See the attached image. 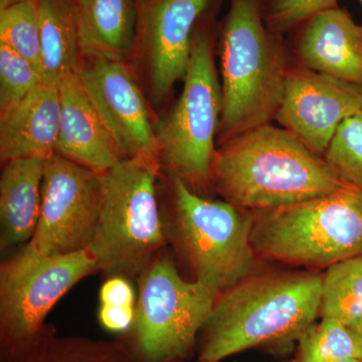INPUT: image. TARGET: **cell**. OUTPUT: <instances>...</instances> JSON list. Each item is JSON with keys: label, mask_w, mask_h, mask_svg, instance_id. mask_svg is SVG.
Instances as JSON below:
<instances>
[{"label": "cell", "mask_w": 362, "mask_h": 362, "mask_svg": "<svg viewBox=\"0 0 362 362\" xmlns=\"http://www.w3.org/2000/svg\"><path fill=\"white\" fill-rule=\"evenodd\" d=\"M211 180L237 207L272 211L311 201L346 185L296 136L259 126L216 151Z\"/></svg>", "instance_id": "1"}, {"label": "cell", "mask_w": 362, "mask_h": 362, "mask_svg": "<svg viewBox=\"0 0 362 362\" xmlns=\"http://www.w3.org/2000/svg\"><path fill=\"white\" fill-rule=\"evenodd\" d=\"M321 288L318 275L250 276L238 283L214 305L201 331L199 361L300 339L320 310Z\"/></svg>", "instance_id": "2"}, {"label": "cell", "mask_w": 362, "mask_h": 362, "mask_svg": "<svg viewBox=\"0 0 362 362\" xmlns=\"http://www.w3.org/2000/svg\"><path fill=\"white\" fill-rule=\"evenodd\" d=\"M160 163L127 158L101 173L99 218L90 245L99 272L136 282L168 247L157 194Z\"/></svg>", "instance_id": "3"}, {"label": "cell", "mask_w": 362, "mask_h": 362, "mask_svg": "<svg viewBox=\"0 0 362 362\" xmlns=\"http://www.w3.org/2000/svg\"><path fill=\"white\" fill-rule=\"evenodd\" d=\"M266 0H232L221 35V127L228 138L276 116L287 71L265 21Z\"/></svg>", "instance_id": "4"}, {"label": "cell", "mask_w": 362, "mask_h": 362, "mask_svg": "<svg viewBox=\"0 0 362 362\" xmlns=\"http://www.w3.org/2000/svg\"><path fill=\"white\" fill-rule=\"evenodd\" d=\"M170 178V206L162 209L168 244L187 264L192 280L220 296L254 270V218L230 202L204 199L180 178Z\"/></svg>", "instance_id": "5"}, {"label": "cell", "mask_w": 362, "mask_h": 362, "mask_svg": "<svg viewBox=\"0 0 362 362\" xmlns=\"http://www.w3.org/2000/svg\"><path fill=\"white\" fill-rule=\"evenodd\" d=\"M256 254L304 266L330 267L362 256V189L341 188L311 201L263 211L252 221Z\"/></svg>", "instance_id": "6"}, {"label": "cell", "mask_w": 362, "mask_h": 362, "mask_svg": "<svg viewBox=\"0 0 362 362\" xmlns=\"http://www.w3.org/2000/svg\"><path fill=\"white\" fill-rule=\"evenodd\" d=\"M135 320L117 337L137 362L183 361L197 344L218 295L181 276L168 249L136 281Z\"/></svg>", "instance_id": "7"}, {"label": "cell", "mask_w": 362, "mask_h": 362, "mask_svg": "<svg viewBox=\"0 0 362 362\" xmlns=\"http://www.w3.org/2000/svg\"><path fill=\"white\" fill-rule=\"evenodd\" d=\"M99 272L90 250L47 255L32 243L0 265V362H18L49 324V312L83 279Z\"/></svg>", "instance_id": "8"}, {"label": "cell", "mask_w": 362, "mask_h": 362, "mask_svg": "<svg viewBox=\"0 0 362 362\" xmlns=\"http://www.w3.org/2000/svg\"><path fill=\"white\" fill-rule=\"evenodd\" d=\"M223 94L209 35L195 32L185 87L173 110L154 125L159 162L190 188L211 180L214 134Z\"/></svg>", "instance_id": "9"}, {"label": "cell", "mask_w": 362, "mask_h": 362, "mask_svg": "<svg viewBox=\"0 0 362 362\" xmlns=\"http://www.w3.org/2000/svg\"><path fill=\"white\" fill-rule=\"evenodd\" d=\"M101 173L58 153L47 157L42 206L30 243L47 255L89 250L101 206Z\"/></svg>", "instance_id": "10"}, {"label": "cell", "mask_w": 362, "mask_h": 362, "mask_svg": "<svg viewBox=\"0 0 362 362\" xmlns=\"http://www.w3.org/2000/svg\"><path fill=\"white\" fill-rule=\"evenodd\" d=\"M362 110V85L312 70L286 75L276 118L314 153H325L338 126Z\"/></svg>", "instance_id": "11"}, {"label": "cell", "mask_w": 362, "mask_h": 362, "mask_svg": "<svg viewBox=\"0 0 362 362\" xmlns=\"http://www.w3.org/2000/svg\"><path fill=\"white\" fill-rule=\"evenodd\" d=\"M77 74L125 158L159 162L148 107L123 62L88 59L78 65Z\"/></svg>", "instance_id": "12"}, {"label": "cell", "mask_w": 362, "mask_h": 362, "mask_svg": "<svg viewBox=\"0 0 362 362\" xmlns=\"http://www.w3.org/2000/svg\"><path fill=\"white\" fill-rule=\"evenodd\" d=\"M138 30L148 59L156 100L166 96L187 76L194 28L211 0H136Z\"/></svg>", "instance_id": "13"}, {"label": "cell", "mask_w": 362, "mask_h": 362, "mask_svg": "<svg viewBox=\"0 0 362 362\" xmlns=\"http://www.w3.org/2000/svg\"><path fill=\"white\" fill-rule=\"evenodd\" d=\"M58 88L62 111L56 153L97 173L125 160L78 74L66 76Z\"/></svg>", "instance_id": "14"}, {"label": "cell", "mask_w": 362, "mask_h": 362, "mask_svg": "<svg viewBox=\"0 0 362 362\" xmlns=\"http://www.w3.org/2000/svg\"><path fill=\"white\" fill-rule=\"evenodd\" d=\"M297 52L309 70L362 85V26L339 7L302 25Z\"/></svg>", "instance_id": "15"}, {"label": "cell", "mask_w": 362, "mask_h": 362, "mask_svg": "<svg viewBox=\"0 0 362 362\" xmlns=\"http://www.w3.org/2000/svg\"><path fill=\"white\" fill-rule=\"evenodd\" d=\"M59 88L40 84L20 103L0 113V159L42 157L56 153L61 126Z\"/></svg>", "instance_id": "16"}, {"label": "cell", "mask_w": 362, "mask_h": 362, "mask_svg": "<svg viewBox=\"0 0 362 362\" xmlns=\"http://www.w3.org/2000/svg\"><path fill=\"white\" fill-rule=\"evenodd\" d=\"M47 158L30 157L4 163L0 177L1 250L32 240L39 223Z\"/></svg>", "instance_id": "17"}, {"label": "cell", "mask_w": 362, "mask_h": 362, "mask_svg": "<svg viewBox=\"0 0 362 362\" xmlns=\"http://www.w3.org/2000/svg\"><path fill=\"white\" fill-rule=\"evenodd\" d=\"M81 54L123 62L138 32L136 0H75Z\"/></svg>", "instance_id": "18"}, {"label": "cell", "mask_w": 362, "mask_h": 362, "mask_svg": "<svg viewBox=\"0 0 362 362\" xmlns=\"http://www.w3.org/2000/svg\"><path fill=\"white\" fill-rule=\"evenodd\" d=\"M42 84L58 87L77 73L81 54L75 0H37Z\"/></svg>", "instance_id": "19"}, {"label": "cell", "mask_w": 362, "mask_h": 362, "mask_svg": "<svg viewBox=\"0 0 362 362\" xmlns=\"http://www.w3.org/2000/svg\"><path fill=\"white\" fill-rule=\"evenodd\" d=\"M18 362H137L118 338L59 337L52 324Z\"/></svg>", "instance_id": "20"}, {"label": "cell", "mask_w": 362, "mask_h": 362, "mask_svg": "<svg viewBox=\"0 0 362 362\" xmlns=\"http://www.w3.org/2000/svg\"><path fill=\"white\" fill-rule=\"evenodd\" d=\"M322 318L351 326L362 318V256L328 267L322 277Z\"/></svg>", "instance_id": "21"}, {"label": "cell", "mask_w": 362, "mask_h": 362, "mask_svg": "<svg viewBox=\"0 0 362 362\" xmlns=\"http://www.w3.org/2000/svg\"><path fill=\"white\" fill-rule=\"evenodd\" d=\"M302 362H333L362 359V349L349 326L335 319L323 318L300 338Z\"/></svg>", "instance_id": "22"}, {"label": "cell", "mask_w": 362, "mask_h": 362, "mask_svg": "<svg viewBox=\"0 0 362 362\" xmlns=\"http://www.w3.org/2000/svg\"><path fill=\"white\" fill-rule=\"evenodd\" d=\"M0 44L30 62L40 76L37 1L21 2L0 11Z\"/></svg>", "instance_id": "23"}, {"label": "cell", "mask_w": 362, "mask_h": 362, "mask_svg": "<svg viewBox=\"0 0 362 362\" xmlns=\"http://www.w3.org/2000/svg\"><path fill=\"white\" fill-rule=\"evenodd\" d=\"M325 154V161L344 182L362 189V110L338 126Z\"/></svg>", "instance_id": "24"}, {"label": "cell", "mask_w": 362, "mask_h": 362, "mask_svg": "<svg viewBox=\"0 0 362 362\" xmlns=\"http://www.w3.org/2000/svg\"><path fill=\"white\" fill-rule=\"evenodd\" d=\"M40 84L42 81L37 68L0 44V112L13 108Z\"/></svg>", "instance_id": "25"}, {"label": "cell", "mask_w": 362, "mask_h": 362, "mask_svg": "<svg viewBox=\"0 0 362 362\" xmlns=\"http://www.w3.org/2000/svg\"><path fill=\"white\" fill-rule=\"evenodd\" d=\"M338 0H266L265 21L275 35L302 25L316 14L337 7Z\"/></svg>", "instance_id": "26"}, {"label": "cell", "mask_w": 362, "mask_h": 362, "mask_svg": "<svg viewBox=\"0 0 362 362\" xmlns=\"http://www.w3.org/2000/svg\"><path fill=\"white\" fill-rule=\"evenodd\" d=\"M349 328L352 330V332L354 333V335H356L362 349V318L359 319L357 322L352 324L351 326H349Z\"/></svg>", "instance_id": "27"}, {"label": "cell", "mask_w": 362, "mask_h": 362, "mask_svg": "<svg viewBox=\"0 0 362 362\" xmlns=\"http://www.w3.org/2000/svg\"><path fill=\"white\" fill-rule=\"evenodd\" d=\"M26 1H37V0H0V11L6 8V7L13 6V4Z\"/></svg>", "instance_id": "28"}, {"label": "cell", "mask_w": 362, "mask_h": 362, "mask_svg": "<svg viewBox=\"0 0 362 362\" xmlns=\"http://www.w3.org/2000/svg\"><path fill=\"white\" fill-rule=\"evenodd\" d=\"M333 362H362V359L349 358V359H341V361H333Z\"/></svg>", "instance_id": "29"}, {"label": "cell", "mask_w": 362, "mask_h": 362, "mask_svg": "<svg viewBox=\"0 0 362 362\" xmlns=\"http://www.w3.org/2000/svg\"><path fill=\"white\" fill-rule=\"evenodd\" d=\"M169 362H182V361H169ZM199 362H202V361H199Z\"/></svg>", "instance_id": "30"}, {"label": "cell", "mask_w": 362, "mask_h": 362, "mask_svg": "<svg viewBox=\"0 0 362 362\" xmlns=\"http://www.w3.org/2000/svg\"><path fill=\"white\" fill-rule=\"evenodd\" d=\"M361 4H362V0H361Z\"/></svg>", "instance_id": "31"}]
</instances>
